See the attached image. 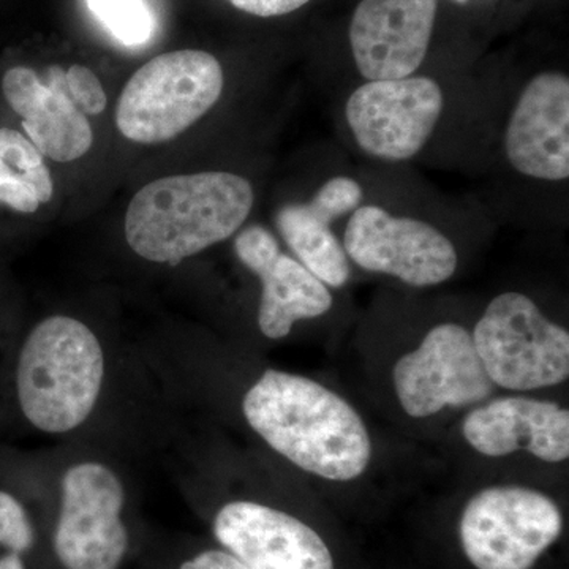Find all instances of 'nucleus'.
I'll list each match as a JSON object with an SVG mask.
<instances>
[{
  "label": "nucleus",
  "instance_id": "1",
  "mask_svg": "<svg viewBox=\"0 0 569 569\" xmlns=\"http://www.w3.org/2000/svg\"><path fill=\"white\" fill-rule=\"evenodd\" d=\"M247 422L296 467L353 481L372 459L369 430L346 399L310 378L266 370L242 402Z\"/></svg>",
  "mask_w": 569,
  "mask_h": 569
},
{
  "label": "nucleus",
  "instance_id": "2",
  "mask_svg": "<svg viewBox=\"0 0 569 569\" xmlns=\"http://www.w3.org/2000/svg\"><path fill=\"white\" fill-rule=\"evenodd\" d=\"M253 203L252 183L242 176L208 171L157 179L130 201L127 242L144 260L174 266L231 238Z\"/></svg>",
  "mask_w": 569,
  "mask_h": 569
},
{
  "label": "nucleus",
  "instance_id": "3",
  "mask_svg": "<svg viewBox=\"0 0 569 569\" xmlns=\"http://www.w3.org/2000/svg\"><path fill=\"white\" fill-rule=\"evenodd\" d=\"M103 373L102 347L88 326L47 318L26 340L18 362L22 413L43 432H70L92 413Z\"/></svg>",
  "mask_w": 569,
  "mask_h": 569
},
{
  "label": "nucleus",
  "instance_id": "4",
  "mask_svg": "<svg viewBox=\"0 0 569 569\" xmlns=\"http://www.w3.org/2000/svg\"><path fill=\"white\" fill-rule=\"evenodd\" d=\"M223 69L206 51L164 52L130 78L119 99L116 126L127 140H173L219 102Z\"/></svg>",
  "mask_w": 569,
  "mask_h": 569
},
{
  "label": "nucleus",
  "instance_id": "5",
  "mask_svg": "<svg viewBox=\"0 0 569 569\" xmlns=\"http://www.w3.org/2000/svg\"><path fill=\"white\" fill-rule=\"evenodd\" d=\"M475 348L493 385L535 391L569 376V332L519 291L496 296L475 326Z\"/></svg>",
  "mask_w": 569,
  "mask_h": 569
},
{
  "label": "nucleus",
  "instance_id": "6",
  "mask_svg": "<svg viewBox=\"0 0 569 569\" xmlns=\"http://www.w3.org/2000/svg\"><path fill=\"white\" fill-rule=\"evenodd\" d=\"M561 531L559 505L523 486L479 490L459 520L460 546L477 569H531Z\"/></svg>",
  "mask_w": 569,
  "mask_h": 569
},
{
  "label": "nucleus",
  "instance_id": "7",
  "mask_svg": "<svg viewBox=\"0 0 569 569\" xmlns=\"http://www.w3.org/2000/svg\"><path fill=\"white\" fill-rule=\"evenodd\" d=\"M443 89L433 78L366 81L350 93L351 137L372 159L407 162L422 152L443 114Z\"/></svg>",
  "mask_w": 569,
  "mask_h": 569
},
{
  "label": "nucleus",
  "instance_id": "8",
  "mask_svg": "<svg viewBox=\"0 0 569 569\" xmlns=\"http://www.w3.org/2000/svg\"><path fill=\"white\" fill-rule=\"evenodd\" d=\"M348 260L365 271L410 287H436L458 271L459 254L443 231L426 220L392 216L378 204H361L343 231Z\"/></svg>",
  "mask_w": 569,
  "mask_h": 569
},
{
  "label": "nucleus",
  "instance_id": "9",
  "mask_svg": "<svg viewBox=\"0 0 569 569\" xmlns=\"http://www.w3.org/2000/svg\"><path fill=\"white\" fill-rule=\"evenodd\" d=\"M395 389L411 418H429L449 407L485 402L496 385L490 380L463 326H433L421 346L396 362Z\"/></svg>",
  "mask_w": 569,
  "mask_h": 569
},
{
  "label": "nucleus",
  "instance_id": "10",
  "mask_svg": "<svg viewBox=\"0 0 569 569\" xmlns=\"http://www.w3.org/2000/svg\"><path fill=\"white\" fill-rule=\"evenodd\" d=\"M123 488L102 463L71 467L62 479L54 550L67 569H118L129 537L121 520Z\"/></svg>",
  "mask_w": 569,
  "mask_h": 569
},
{
  "label": "nucleus",
  "instance_id": "11",
  "mask_svg": "<svg viewBox=\"0 0 569 569\" xmlns=\"http://www.w3.org/2000/svg\"><path fill=\"white\" fill-rule=\"evenodd\" d=\"M438 0H361L350 22L351 54L366 81L417 73L436 28Z\"/></svg>",
  "mask_w": 569,
  "mask_h": 569
},
{
  "label": "nucleus",
  "instance_id": "12",
  "mask_svg": "<svg viewBox=\"0 0 569 569\" xmlns=\"http://www.w3.org/2000/svg\"><path fill=\"white\" fill-rule=\"evenodd\" d=\"M503 146L516 173L535 181H568V74L541 71L523 86L509 114Z\"/></svg>",
  "mask_w": 569,
  "mask_h": 569
},
{
  "label": "nucleus",
  "instance_id": "13",
  "mask_svg": "<svg viewBox=\"0 0 569 569\" xmlns=\"http://www.w3.org/2000/svg\"><path fill=\"white\" fill-rule=\"evenodd\" d=\"M239 261L261 280L258 326L268 339L290 335L295 323L323 317L335 305L331 290L305 264L280 250L261 224L244 228L234 239Z\"/></svg>",
  "mask_w": 569,
  "mask_h": 569
},
{
  "label": "nucleus",
  "instance_id": "14",
  "mask_svg": "<svg viewBox=\"0 0 569 569\" xmlns=\"http://www.w3.org/2000/svg\"><path fill=\"white\" fill-rule=\"evenodd\" d=\"M213 535L249 569H336L331 550L312 527L253 501L224 505Z\"/></svg>",
  "mask_w": 569,
  "mask_h": 569
},
{
  "label": "nucleus",
  "instance_id": "15",
  "mask_svg": "<svg viewBox=\"0 0 569 569\" xmlns=\"http://www.w3.org/2000/svg\"><path fill=\"white\" fill-rule=\"evenodd\" d=\"M462 436L488 458L527 451L542 462L560 463L569 458V411L550 400L500 397L467 415Z\"/></svg>",
  "mask_w": 569,
  "mask_h": 569
},
{
  "label": "nucleus",
  "instance_id": "16",
  "mask_svg": "<svg viewBox=\"0 0 569 569\" xmlns=\"http://www.w3.org/2000/svg\"><path fill=\"white\" fill-rule=\"evenodd\" d=\"M2 89L7 102L21 116L29 140L43 156L66 163L91 149V123L71 102L62 67H48L47 82L28 67H13L3 74Z\"/></svg>",
  "mask_w": 569,
  "mask_h": 569
},
{
  "label": "nucleus",
  "instance_id": "17",
  "mask_svg": "<svg viewBox=\"0 0 569 569\" xmlns=\"http://www.w3.org/2000/svg\"><path fill=\"white\" fill-rule=\"evenodd\" d=\"M365 189L350 176L328 179L306 203L284 204L277 212L280 234L306 266L329 288H342L351 269L346 249L332 230V222L361 206Z\"/></svg>",
  "mask_w": 569,
  "mask_h": 569
},
{
  "label": "nucleus",
  "instance_id": "18",
  "mask_svg": "<svg viewBox=\"0 0 569 569\" xmlns=\"http://www.w3.org/2000/svg\"><path fill=\"white\" fill-rule=\"evenodd\" d=\"M93 17L126 47H140L151 39L153 17L144 0H86Z\"/></svg>",
  "mask_w": 569,
  "mask_h": 569
},
{
  "label": "nucleus",
  "instance_id": "19",
  "mask_svg": "<svg viewBox=\"0 0 569 569\" xmlns=\"http://www.w3.org/2000/svg\"><path fill=\"white\" fill-rule=\"evenodd\" d=\"M0 157L32 187L40 204L51 200L54 183L50 170L44 164L43 153L29 138L13 129H0Z\"/></svg>",
  "mask_w": 569,
  "mask_h": 569
},
{
  "label": "nucleus",
  "instance_id": "20",
  "mask_svg": "<svg viewBox=\"0 0 569 569\" xmlns=\"http://www.w3.org/2000/svg\"><path fill=\"white\" fill-rule=\"evenodd\" d=\"M0 545L17 553L31 549L33 545L31 520L20 501L7 492H0Z\"/></svg>",
  "mask_w": 569,
  "mask_h": 569
},
{
  "label": "nucleus",
  "instance_id": "21",
  "mask_svg": "<svg viewBox=\"0 0 569 569\" xmlns=\"http://www.w3.org/2000/svg\"><path fill=\"white\" fill-rule=\"evenodd\" d=\"M67 91L82 114L99 116L107 108V93L97 74L84 66L66 70Z\"/></svg>",
  "mask_w": 569,
  "mask_h": 569
},
{
  "label": "nucleus",
  "instance_id": "22",
  "mask_svg": "<svg viewBox=\"0 0 569 569\" xmlns=\"http://www.w3.org/2000/svg\"><path fill=\"white\" fill-rule=\"evenodd\" d=\"M0 203L14 211L32 213L40 208L39 197L13 167L0 157Z\"/></svg>",
  "mask_w": 569,
  "mask_h": 569
},
{
  "label": "nucleus",
  "instance_id": "23",
  "mask_svg": "<svg viewBox=\"0 0 569 569\" xmlns=\"http://www.w3.org/2000/svg\"><path fill=\"white\" fill-rule=\"evenodd\" d=\"M236 9L253 14V17H283L302 9L310 0H228Z\"/></svg>",
  "mask_w": 569,
  "mask_h": 569
},
{
  "label": "nucleus",
  "instance_id": "24",
  "mask_svg": "<svg viewBox=\"0 0 569 569\" xmlns=\"http://www.w3.org/2000/svg\"><path fill=\"white\" fill-rule=\"evenodd\" d=\"M181 569H249L233 553L224 550H206L200 556L187 560Z\"/></svg>",
  "mask_w": 569,
  "mask_h": 569
},
{
  "label": "nucleus",
  "instance_id": "25",
  "mask_svg": "<svg viewBox=\"0 0 569 569\" xmlns=\"http://www.w3.org/2000/svg\"><path fill=\"white\" fill-rule=\"evenodd\" d=\"M0 569H24V565H22L20 556L13 552L0 559Z\"/></svg>",
  "mask_w": 569,
  "mask_h": 569
},
{
  "label": "nucleus",
  "instance_id": "26",
  "mask_svg": "<svg viewBox=\"0 0 569 569\" xmlns=\"http://www.w3.org/2000/svg\"><path fill=\"white\" fill-rule=\"evenodd\" d=\"M456 2L462 3V6H463V3H468V0H456Z\"/></svg>",
  "mask_w": 569,
  "mask_h": 569
}]
</instances>
